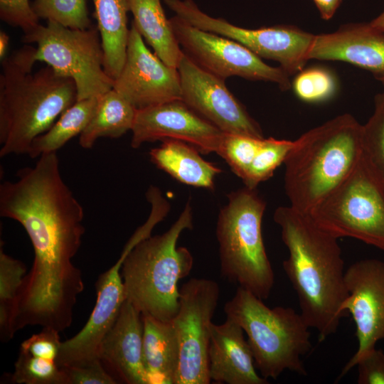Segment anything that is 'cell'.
<instances>
[{
	"label": "cell",
	"mask_w": 384,
	"mask_h": 384,
	"mask_svg": "<svg viewBox=\"0 0 384 384\" xmlns=\"http://www.w3.org/2000/svg\"><path fill=\"white\" fill-rule=\"evenodd\" d=\"M16 177L0 185V215L18 222L31 240L28 281L43 289L72 284L81 272L72 260L85 233L84 210L62 177L57 152L42 154Z\"/></svg>",
	"instance_id": "cell-1"
},
{
	"label": "cell",
	"mask_w": 384,
	"mask_h": 384,
	"mask_svg": "<svg viewBox=\"0 0 384 384\" xmlns=\"http://www.w3.org/2000/svg\"><path fill=\"white\" fill-rule=\"evenodd\" d=\"M273 218L288 250L282 266L297 295L300 313L324 341L336 332L346 316L341 309L348 294L338 239L291 206L277 208Z\"/></svg>",
	"instance_id": "cell-2"
},
{
	"label": "cell",
	"mask_w": 384,
	"mask_h": 384,
	"mask_svg": "<svg viewBox=\"0 0 384 384\" xmlns=\"http://www.w3.org/2000/svg\"><path fill=\"white\" fill-rule=\"evenodd\" d=\"M36 53L26 45L1 60V157L28 154L33 141L77 101L72 78L48 65L32 73Z\"/></svg>",
	"instance_id": "cell-3"
},
{
	"label": "cell",
	"mask_w": 384,
	"mask_h": 384,
	"mask_svg": "<svg viewBox=\"0 0 384 384\" xmlns=\"http://www.w3.org/2000/svg\"><path fill=\"white\" fill-rule=\"evenodd\" d=\"M193 209L188 201L177 220L165 233L151 235L157 220L149 216L123 248L121 268L126 299L142 313L171 321L179 306L178 282L193 265L191 252L178 247L185 230L193 228Z\"/></svg>",
	"instance_id": "cell-4"
},
{
	"label": "cell",
	"mask_w": 384,
	"mask_h": 384,
	"mask_svg": "<svg viewBox=\"0 0 384 384\" xmlns=\"http://www.w3.org/2000/svg\"><path fill=\"white\" fill-rule=\"evenodd\" d=\"M363 124L345 113L302 134L284 164L289 206L309 213L357 165L363 153Z\"/></svg>",
	"instance_id": "cell-5"
},
{
	"label": "cell",
	"mask_w": 384,
	"mask_h": 384,
	"mask_svg": "<svg viewBox=\"0 0 384 384\" xmlns=\"http://www.w3.org/2000/svg\"><path fill=\"white\" fill-rule=\"evenodd\" d=\"M224 312L246 334L255 367L263 378L277 379L285 370L307 375L302 358L312 348L311 328L301 313L289 306L270 308L240 287L225 304Z\"/></svg>",
	"instance_id": "cell-6"
},
{
	"label": "cell",
	"mask_w": 384,
	"mask_h": 384,
	"mask_svg": "<svg viewBox=\"0 0 384 384\" xmlns=\"http://www.w3.org/2000/svg\"><path fill=\"white\" fill-rule=\"evenodd\" d=\"M227 197L216 224L220 273L228 281L266 299L274 284L262 232L267 203L256 188L246 186Z\"/></svg>",
	"instance_id": "cell-7"
},
{
	"label": "cell",
	"mask_w": 384,
	"mask_h": 384,
	"mask_svg": "<svg viewBox=\"0 0 384 384\" xmlns=\"http://www.w3.org/2000/svg\"><path fill=\"white\" fill-rule=\"evenodd\" d=\"M307 214L338 239L354 238L384 251V179L364 151L352 171Z\"/></svg>",
	"instance_id": "cell-8"
},
{
	"label": "cell",
	"mask_w": 384,
	"mask_h": 384,
	"mask_svg": "<svg viewBox=\"0 0 384 384\" xmlns=\"http://www.w3.org/2000/svg\"><path fill=\"white\" fill-rule=\"evenodd\" d=\"M25 43H36L37 61L72 78L77 100L98 97L113 87L114 80L104 68V50L97 26L86 29L65 27L47 21L23 34Z\"/></svg>",
	"instance_id": "cell-9"
},
{
	"label": "cell",
	"mask_w": 384,
	"mask_h": 384,
	"mask_svg": "<svg viewBox=\"0 0 384 384\" xmlns=\"http://www.w3.org/2000/svg\"><path fill=\"white\" fill-rule=\"evenodd\" d=\"M188 23L242 44L261 58L277 62L289 76L304 69L315 35L294 26L275 25L257 29L242 28L202 11L193 0H164Z\"/></svg>",
	"instance_id": "cell-10"
},
{
	"label": "cell",
	"mask_w": 384,
	"mask_h": 384,
	"mask_svg": "<svg viewBox=\"0 0 384 384\" xmlns=\"http://www.w3.org/2000/svg\"><path fill=\"white\" fill-rule=\"evenodd\" d=\"M218 284L191 278L179 289V306L171 320L179 346L174 384H209L210 327L220 298Z\"/></svg>",
	"instance_id": "cell-11"
},
{
	"label": "cell",
	"mask_w": 384,
	"mask_h": 384,
	"mask_svg": "<svg viewBox=\"0 0 384 384\" xmlns=\"http://www.w3.org/2000/svg\"><path fill=\"white\" fill-rule=\"evenodd\" d=\"M169 20L182 50L208 73L224 80L238 76L268 81L283 91L292 87L289 75L281 67L266 64L238 42L198 28L176 15Z\"/></svg>",
	"instance_id": "cell-12"
},
{
	"label": "cell",
	"mask_w": 384,
	"mask_h": 384,
	"mask_svg": "<svg viewBox=\"0 0 384 384\" xmlns=\"http://www.w3.org/2000/svg\"><path fill=\"white\" fill-rule=\"evenodd\" d=\"M181 100L226 134L264 138L261 127L230 92L225 80L197 65L183 51L177 68Z\"/></svg>",
	"instance_id": "cell-13"
},
{
	"label": "cell",
	"mask_w": 384,
	"mask_h": 384,
	"mask_svg": "<svg viewBox=\"0 0 384 384\" xmlns=\"http://www.w3.org/2000/svg\"><path fill=\"white\" fill-rule=\"evenodd\" d=\"M345 284L348 295L341 309L354 321L358 348L338 379L384 340V262L373 258L355 262L345 271Z\"/></svg>",
	"instance_id": "cell-14"
},
{
	"label": "cell",
	"mask_w": 384,
	"mask_h": 384,
	"mask_svg": "<svg viewBox=\"0 0 384 384\" xmlns=\"http://www.w3.org/2000/svg\"><path fill=\"white\" fill-rule=\"evenodd\" d=\"M112 88L137 110L181 100L178 69L152 53L132 23L125 60Z\"/></svg>",
	"instance_id": "cell-15"
},
{
	"label": "cell",
	"mask_w": 384,
	"mask_h": 384,
	"mask_svg": "<svg viewBox=\"0 0 384 384\" xmlns=\"http://www.w3.org/2000/svg\"><path fill=\"white\" fill-rule=\"evenodd\" d=\"M131 131L134 149L146 142L175 139L203 154L215 153L225 134L181 100L137 110Z\"/></svg>",
	"instance_id": "cell-16"
},
{
	"label": "cell",
	"mask_w": 384,
	"mask_h": 384,
	"mask_svg": "<svg viewBox=\"0 0 384 384\" xmlns=\"http://www.w3.org/2000/svg\"><path fill=\"white\" fill-rule=\"evenodd\" d=\"M143 331L142 313L125 299L98 353L106 370L117 382L151 384L144 359Z\"/></svg>",
	"instance_id": "cell-17"
},
{
	"label": "cell",
	"mask_w": 384,
	"mask_h": 384,
	"mask_svg": "<svg viewBox=\"0 0 384 384\" xmlns=\"http://www.w3.org/2000/svg\"><path fill=\"white\" fill-rule=\"evenodd\" d=\"M308 58L346 62L376 78L384 76V32L369 23L342 25L334 32L315 35Z\"/></svg>",
	"instance_id": "cell-18"
},
{
	"label": "cell",
	"mask_w": 384,
	"mask_h": 384,
	"mask_svg": "<svg viewBox=\"0 0 384 384\" xmlns=\"http://www.w3.org/2000/svg\"><path fill=\"white\" fill-rule=\"evenodd\" d=\"M239 324L226 317L211 323L208 347V370L211 380L227 384H267L256 371L251 348Z\"/></svg>",
	"instance_id": "cell-19"
},
{
	"label": "cell",
	"mask_w": 384,
	"mask_h": 384,
	"mask_svg": "<svg viewBox=\"0 0 384 384\" xmlns=\"http://www.w3.org/2000/svg\"><path fill=\"white\" fill-rule=\"evenodd\" d=\"M193 146L179 140L166 139L151 149V161L176 181L193 187L213 190L221 169L205 160Z\"/></svg>",
	"instance_id": "cell-20"
},
{
	"label": "cell",
	"mask_w": 384,
	"mask_h": 384,
	"mask_svg": "<svg viewBox=\"0 0 384 384\" xmlns=\"http://www.w3.org/2000/svg\"><path fill=\"white\" fill-rule=\"evenodd\" d=\"M143 354L151 384H174L179 363V346L171 321L142 314Z\"/></svg>",
	"instance_id": "cell-21"
},
{
	"label": "cell",
	"mask_w": 384,
	"mask_h": 384,
	"mask_svg": "<svg viewBox=\"0 0 384 384\" xmlns=\"http://www.w3.org/2000/svg\"><path fill=\"white\" fill-rule=\"evenodd\" d=\"M104 50V68L113 80L119 75L127 51L128 0H92Z\"/></svg>",
	"instance_id": "cell-22"
},
{
	"label": "cell",
	"mask_w": 384,
	"mask_h": 384,
	"mask_svg": "<svg viewBox=\"0 0 384 384\" xmlns=\"http://www.w3.org/2000/svg\"><path fill=\"white\" fill-rule=\"evenodd\" d=\"M132 24L154 53L166 65L178 68L181 48L161 6V0H128Z\"/></svg>",
	"instance_id": "cell-23"
},
{
	"label": "cell",
	"mask_w": 384,
	"mask_h": 384,
	"mask_svg": "<svg viewBox=\"0 0 384 384\" xmlns=\"http://www.w3.org/2000/svg\"><path fill=\"white\" fill-rule=\"evenodd\" d=\"M137 110L113 88L98 97L95 112L80 134L79 144L91 149L99 138H119L132 130Z\"/></svg>",
	"instance_id": "cell-24"
},
{
	"label": "cell",
	"mask_w": 384,
	"mask_h": 384,
	"mask_svg": "<svg viewBox=\"0 0 384 384\" xmlns=\"http://www.w3.org/2000/svg\"><path fill=\"white\" fill-rule=\"evenodd\" d=\"M98 97L77 100L68 107L46 132L32 142L28 155L31 159L57 152L69 140L80 135L92 117Z\"/></svg>",
	"instance_id": "cell-25"
},
{
	"label": "cell",
	"mask_w": 384,
	"mask_h": 384,
	"mask_svg": "<svg viewBox=\"0 0 384 384\" xmlns=\"http://www.w3.org/2000/svg\"><path fill=\"white\" fill-rule=\"evenodd\" d=\"M26 267L18 260L0 250V337L3 342L14 336V321L18 295L26 275Z\"/></svg>",
	"instance_id": "cell-26"
},
{
	"label": "cell",
	"mask_w": 384,
	"mask_h": 384,
	"mask_svg": "<svg viewBox=\"0 0 384 384\" xmlns=\"http://www.w3.org/2000/svg\"><path fill=\"white\" fill-rule=\"evenodd\" d=\"M294 144V140L263 138L242 181L245 186L256 188L259 183L272 177L275 170L284 163Z\"/></svg>",
	"instance_id": "cell-27"
},
{
	"label": "cell",
	"mask_w": 384,
	"mask_h": 384,
	"mask_svg": "<svg viewBox=\"0 0 384 384\" xmlns=\"http://www.w3.org/2000/svg\"><path fill=\"white\" fill-rule=\"evenodd\" d=\"M31 6L39 19L70 28L86 29L92 26L85 0H34Z\"/></svg>",
	"instance_id": "cell-28"
},
{
	"label": "cell",
	"mask_w": 384,
	"mask_h": 384,
	"mask_svg": "<svg viewBox=\"0 0 384 384\" xmlns=\"http://www.w3.org/2000/svg\"><path fill=\"white\" fill-rule=\"evenodd\" d=\"M11 378L18 384H67L65 374L56 361L21 351Z\"/></svg>",
	"instance_id": "cell-29"
},
{
	"label": "cell",
	"mask_w": 384,
	"mask_h": 384,
	"mask_svg": "<svg viewBox=\"0 0 384 384\" xmlns=\"http://www.w3.org/2000/svg\"><path fill=\"white\" fill-rule=\"evenodd\" d=\"M262 139L225 133L215 153L227 162L233 172L243 181Z\"/></svg>",
	"instance_id": "cell-30"
},
{
	"label": "cell",
	"mask_w": 384,
	"mask_h": 384,
	"mask_svg": "<svg viewBox=\"0 0 384 384\" xmlns=\"http://www.w3.org/2000/svg\"><path fill=\"white\" fill-rule=\"evenodd\" d=\"M292 87L300 100L307 102H319L334 95L336 82L329 70L313 67L297 73Z\"/></svg>",
	"instance_id": "cell-31"
},
{
	"label": "cell",
	"mask_w": 384,
	"mask_h": 384,
	"mask_svg": "<svg viewBox=\"0 0 384 384\" xmlns=\"http://www.w3.org/2000/svg\"><path fill=\"white\" fill-rule=\"evenodd\" d=\"M363 151L384 179V92L375 95L372 115L363 124Z\"/></svg>",
	"instance_id": "cell-32"
},
{
	"label": "cell",
	"mask_w": 384,
	"mask_h": 384,
	"mask_svg": "<svg viewBox=\"0 0 384 384\" xmlns=\"http://www.w3.org/2000/svg\"><path fill=\"white\" fill-rule=\"evenodd\" d=\"M1 20L27 34L40 23L29 0H0Z\"/></svg>",
	"instance_id": "cell-33"
},
{
	"label": "cell",
	"mask_w": 384,
	"mask_h": 384,
	"mask_svg": "<svg viewBox=\"0 0 384 384\" xmlns=\"http://www.w3.org/2000/svg\"><path fill=\"white\" fill-rule=\"evenodd\" d=\"M59 334L60 331L55 329L44 327L39 333L23 341L19 351L56 361L62 343Z\"/></svg>",
	"instance_id": "cell-34"
},
{
	"label": "cell",
	"mask_w": 384,
	"mask_h": 384,
	"mask_svg": "<svg viewBox=\"0 0 384 384\" xmlns=\"http://www.w3.org/2000/svg\"><path fill=\"white\" fill-rule=\"evenodd\" d=\"M63 368L67 384H116L117 380L106 370L100 359Z\"/></svg>",
	"instance_id": "cell-35"
},
{
	"label": "cell",
	"mask_w": 384,
	"mask_h": 384,
	"mask_svg": "<svg viewBox=\"0 0 384 384\" xmlns=\"http://www.w3.org/2000/svg\"><path fill=\"white\" fill-rule=\"evenodd\" d=\"M358 384H384V352L373 348L358 360Z\"/></svg>",
	"instance_id": "cell-36"
},
{
	"label": "cell",
	"mask_w": 384,
	"mask_h": 384,
	"mask_svg": "<svg viewBox=\"0 0 384 384\" xmlns=\"http://www.w3.org/2000/svg\"><path fill=\"white\" fill-rule=\"evenodd\" d=\"M320 13L321 17L324 20L331 19L342 0H313Z\"/></svg>",
	"instance_id": "cell-37"
},
{
	"label": "cell",
	"mask_w": 384,
	"mask_h": 384,
	"mask_svg": "<svg viewBox=\"0 0 384 384\" xmlns=\"http://www.w3.org/2000/svg\"><path fill=\"white\" fill-rule=\"evenodd\" d=\"M9 44V36L4 32H0V58L3 60L6 55V51Z\"/></svg>",
	"instance_id": "cell-38"
},
{
	"label": "cell",
	"mask_w": 384,
	"mask_h": 384,
	"mask_svg": "<svg viewBox=\"0 0 384 384\" xmlns=\"http://www.w3.org/2000/svg\"><path fill=\"white\" fill-rule=\"evenodd\" d=\"M369 24L375 30L384 32V11L369 22Z\"/></svg>",
	"instance_id": "cell-39"
},
{
	"label": "cell",
	"mask_w": 384,
	"mask_h": 384,
	"mask_svg": "<svg viewBox=\"0 0 384 384\" xmlns=\"http://www.w3.org/2000/svg\"><path fill=\"white\" fill-rule=\"evenodd\" d=\"M377 79L383 84L384 86V76L378 77Z\"/></svg>",
	"instance_id": "cell-40"
}]
</instances>
